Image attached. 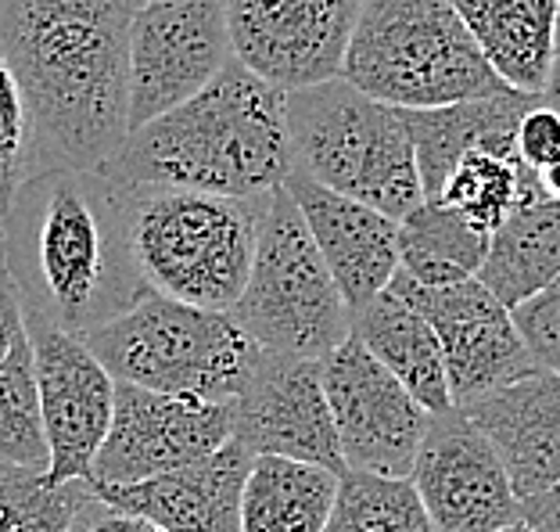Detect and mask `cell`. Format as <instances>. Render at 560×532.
I'll use <instances>...</instances> for the list:
<instances>
[{
	"instance_id": "obj_1",
	"label": "cell",
	"mask_w": 560,
	"mask_h": 532,
	"mask_svg": "<svg viewBox=\"0 0 560 532\" xmlns=\"http://www.w3.org/2000/svg\"><path fill=\"white\" fill-rule=\"evenodd\" d=\"M137 0H0V50L30 105L36 173L101 170L130 137Z\"/></svg>"
},
{
	"instance_id": "obj_2",
	"label": "cell",
	"mask_w": 560,
	"mask_h": 532,
	"mask_svg": "<svg viewBox=\"0 0 560 532\" xmlns=\"http://www.w3.org/2000/svg\"><path fill=\"white\" fill-rule=\"evenodd\" d=\"M0 252L25 324L86 338L151 291L140 277L122 195L97 170H44L0 220Z\"/></svg>"
},
{
	"instance_id": "obj_3",
	"label": "cell",
	"mask_w": 560,
	"mask_h": 532,
	"mask_svg": "<svg viewBox=\"0 0 560 532\" xmlns=\"http://www.w3.org/2000/svg\"><path fill=\"white\" fill-rule=\"evenodd\" d=\"M97 173L116 187L262 198L295 173L288 94L231 61L201 94L133 130Z\"/></svg>"
},
{
	"instance_id": "obj_4",
	"label": "cell",
	"mask_w": 560,
	"mask_h": 532,
	"mask_svg": "<svg viewBox=\"0 0 560 532\" xmlns=\"http://www.w3.org/2000/svg\"><path fill=\"white\" fill-rule=\"evenodd\" d=\"M130 252L148 291L184 307L231 313L248 285L266 217L262 198L180 187H119Z\"/></svg>"
},
{
	"instance_id": "obj_5",
	"label": "cell",
	"mask_w": 560,
	"mask_h": 532,
	"mask_svg": "<svg viewBox=\"0 0 560 532\" xmlns=\"http://www.w3.org/2000/svg\"><path fill=\"white\" fill-rule=\"evenodd\" d=\"M288 134L295 173L327 192L396 223L424 201L406 112L366 97L341 76L288 94Z\"/></svg>"
},
{
	"instance_id": "obj_6",
	"label": "cell",
	"mask_w": 560,
	"mask_h": 532,
	"mask_svg": "<svg viewBox=\"0 0 560 532\" xmlns=\"http://www.w3.org/2000/svg\"><path fill=\"white\" fill-rule=\"evenodd\" d=\"M341 80L402 112L511 91L450 0H363Z\"/></svg>"
},
{
	"instance_id": "obj_7",
	"label": "cell",
	"mask_w": 560,
	"mask_h": 532,
	"mask_svg": "<svg viewBox=\"0 0 560 532\" xmlns=\"http://www.w3.org/2000/svg\"><path fill=\"white\" fill-rule=\"evenodd\" d=\"M83 342L119 385L212 403H234L266 363L231 313L184 307L155 291Z\"/></svg>"
},
{
	"instance_id": "obj_8",
	"label": "cell",
	"mask_w": 560,
	"mask_h": 532,
	"mask_svg": "<svg viewBox=\"0 0 560 532\" xmlns=\"http://www.w3.org/2000/svg\"><path fill=\"white\" fill-rule=\"evenodd\" d=\"M231 316L280 360L320 363L352 338V310L284 187L266 201L256 263Z\"/></svg>"
},
{
	"instance_id": "obj_9",
	"label": "cell",
	"mask_w": 560,
	"mask_h": 532,
	"mask_svg": "<svg viewBox=\"0 0 560 532\" xmlns=\"http://www.w3.org/2000/svg\"><path fill=\"white\" fill-rule=\"evenodd\" d=\"M388 291L424 316L431 332L439 335L456 410L542 371L521 338L511 310L478 277L460 285L428 288L399 270L392 277Z\"/></svg>"
},
{
	"instance_id": "obj_10",
	"label": "cell",
	"mask_w": 560,
	"mask_h": 532,
	"mask_svg": "<svg viewBox=\"0 0 560 532\" xmlns=\"http://www.w3.org/2000/svg\"><path fill=\"white\" fill-rule=\"evenodd\" d=\"M320 378L346 472L410 478L431 414L355 335L320 360Z\"/></svg>"
},
{
	"instance_id": "obj_11",
	"label": "cell",
	"mask_w": 560,
	"mask_h": 532,
	"mask_svg": "<svg viewBox=\"0 0 560 532\" xmlns=\"http://www.w3.org/2000/svg\"><path fill=\"white\" fill-rule=\"evenodd\" d=\"M231 61L223 0L140 4L130 25V134L201 94Z\"/></svg>"
},
{
	"instance_id": "obj_12",
	"label": "cell",
	"mask_w": 560,
	"mask_h": 532,
	"mask_svg": "<svg viewBox=\"0 0 560 532\" xmlns=\"http://www.w3.org/2000/svg\"><path fill=\"white\" fill-rule=\"evenodd\" d=\"M234 439V403L173 396L116 382V414L91 467V486H133L212 458Z\"/></svg>"
},
{
	"instance_id": "obj_13",
	"label": "cell",
	"mask_w": 560,
	"mask_h": 532,
	"mask_svg": "<svg viewBox=\"0 0 560 532\" xmlns=\"http://www.w3.org/2000/svg\"><path fill=\"white\" fill-rule=\"evenodd\" d=\"M363 0H223L234 61L277 91L338 80Z\"/></svg>"
},
{
	"instance_id": "obj_14",
	"label": "cell",
	"mask_w": 560,
	"mask_h": 532,
	"mask_svg": "<svg viewBox=\"0 0 560 532\" xmlns=\"http://www.w3.org/2000/svg\"><path fill=\"white\" fill-rule=\"evenodd\" d=\"M40 389V414L50 450L47 483H86L116 414V378L83 338L47 324H25Z\"/></svg>"
},
{
	"instance_id": "obj_15",
	"label": "cell",
	"mask_w": 560,
	"mask_h": 532,
	"mask_svg": "<svg viewBox=\"0 0 560 532\" xmlns=\"http://www.w3.org/2000/svg\"><path fill=\"white\" fill-rule=\"evenodd\" d=\"M410 483L435 532H506L521 525V500L500 453L460 410L428 421Z\"/></svg>"
},
{
	"instance_id": "obj_16",
	"label": "cell",
	"mask_w": 560,
	"mask_h": 532,
	"mask_svg": "<svg viewBox=\"0 0 560 532\" xmlns=\"http://www.w3.org/2000/svg\"><path fill=\"white\" fill-rule=\"evenodd\" d=\"M234 439L252 458H284L346 475L316 360L266 357L256 382L234 400Z\"/></svg>"
},
{
	"instance_id": "obj_17",
	"label": "cell",
	"mask_w": 560,
	"mask_h": 532,
	"mask_svg": "<svg viewBox=\"0 0 560 532\" xmlns=\"http://www.w3.org/2000/svg\"><path fill=\"white\" fill-rule=\"evenodd\" d=\"M284 192L299 206L330 277L352 316L385 296L399 274V223L371 206L327 192L302 173H291Z\"/></svg>"
},
{
	"instance_id": "obj_18",
	"label": "cell",
	"mask_w": 560,
	"mask_h": 532,
	"mask_svg": "<svg viewBox=\"0 0 560 532\" xmlns=\"http://www.w3.org/2000/svg\"><path fill=\"white\" fill-rule=\"evenodd\" d=\"M256 458L231 439L206 461L133 486H91L112 508L137 514L165 532H241V504Z\"/></svg>"
},
{
	"instance_id": "obj_19",
	"label": "cell",
	"mask_w": 560,
	"mask_h": 532,
	"mask_svg": "<svg viewBox=\"0 0 560 532\" xmlns=\"http://www.w3.org/2000/svg\"><path fill=\"white\" fill-rule=\"evenodd\" d=\"M460 414L500 453L521 504L560 486V374L539 371Z\"/></svg>"
},
{
	"instance_id": "obj_20",
	"label": "cell",
	"mask_w": 560,
	"mask_h": 532,
	"mask_svg": "<svg viewBox=\"0 0 560 532\" xmlns=\"http://www.w3.org/2000/svg\"><path fill=\"white\" fill-rule=\"evenodd\" d=\"M536 105H542L539 94L506 91L495 97L460 101V105H445V108L406 112L420 184H424V201L439 198L445 176L453 173V166L467 151L486 148V151L517 155V126Z\"/></svg>"
},
{
	"instance_id": "obj_21",
	"label": "cell",
	"mask_w": 560,
	"mask_h": 532,
	"mask_svg": "<svg viewBox=\"0 0 560 532\" xmlns=\"http://www.w3.org/2000/svg\"><path fill=\"white\" fill-rule=\"evenodd\" d=\"M489 69L517 94H539L560 41V0H450Z\"/></svg>"
},
{
	"instance_id": "obj_22",
	"label": "cell",
	"mask_w": 560,
	"mask_h": 532,
	"mask_svg": "<svg viewBox=\"0 0 560 532\" xmlns=\"http://www.w3.org/2000/svg\"><path fill=\"white\" fill-rule=\"evenodd\" d=\"M352 335L371 349V357L410 392L431 417L450 414V374H445L442 342L417 310L392 291L377 296L371 307L352 316Z\"/></svg>"
},
{
	"instance_id": "obj_23",
	"label": "cell",
	"mask_w": 560,
	"mask_h": 532,
	"mask_svg": "<svg viewBox=\"0 0 560 532\" xmlns=\"http://www.w3.org/2000/svg\"><path fill=\"white\" fill-rule=\"evenodd\" d=\"M560 277V201L542 198L517 209L500 231L489 238L486 263L478 281L486 285L506 310L525 307Z\"/></svg>"
},
{
	"instance_id": "obj_24",
	"label": "cell",
	"mask_w": 560,
	"mask_h": 532,
	"mask_svg": "<svg viewBox=\"0 0 560 532\" xmlns=\"http://www.w3.org/2000/svg\"><path fill=\"white\" fill-rule=\"evenodd\" d=\"M341 475L284 458H256L241 504V532H327Z\"/></svg>"
},
{
	"instance_id": "obj_25",
	"label": "cell",
	"mask_w": 560,
	"mask_h": 532,
	"mask_svg": "<svg viewBox=\"0 0 560 532\" xmlns=\"http://www.w3.org/2000/svg\"><path fill=\"white\" fill-rule=\"evenodd\" d=\"M489 252V234L470 227L442 201H420L399 220V270L417 285L442 288L478 277Z\"/></svg>"
},
{
	"instance_id": "obj_26",
	"label": "cell",
	"mask_w": 560,
	"mask_h": 532,
	"mask_svg": "<svg viewBox=\"0 0 560 532\" xmlns=\"http://www.w3.org/2000/svg\"><path fill=\"white\" fill-rule=\"evenodd\" d=\"M542 198L546 192L539 184V173H532L517 155L478 148L456 162L435 201L460 212L470 227L492 238L517 209Z\"/></svg>"
},
{
	"instance_id": "obj_27",
	"label": "cell",
	"mask_w": 560,
	"mask_h": 532,
	"mask_svg": "<svg viewBox=\"0 0 560 532\" xmlns=\"http://www.w3.org/2000/svg\"><path fill=\"white\" fill-rule=\"evenodd\" d=\"M0 464L40 475L50 467L30 332L0 363Z\"/></svg>"
},
{
	"instance_id": "obj_28",
	"label": "cell",
	"mask_w": 560,
	"mask_h": 532,
	"mask_svg": "<svg viewBox=\"0 0 560 532\" xmlns=\"http://www.w3.org/2000/svg\"><path fill=\"white\" fill-rule=\"evenodd\" d=\"M327 532H435L410 478L346 472Z\"/></svg>"
},
{
	"instance_id": "obj_29",
	"label": "cell",
	"mask_w": 560,
	"mask_h": 532,
	"mask_svg": "<svg viewBox=\"0 0 560 532\" xmlns=\"http://www.w3.org/2000/svg\"><path fill=\"white\" fill-rule=\"evenodd\" d=\"M86 483L50 486L47 475L0 464V532H69Z\"/></svg>"
},
{
	"instance_id": "obj_30",
	"label": "cell",
	"mask_w": 560,
	"mask_h": 532,
	"mask_svg": "<svg viewBox=\"0 0 560 532\" xmlns=\"http://www.w3.org/2000/svg\"><path fill=\"white\" fill-rule=\"evenodd\" d=\"M36 173V130L25 94L0 50V220L8 217L19 187Z\"/></svg>"
},
{
	"instance_id": "obj_31",
	"label": "cell",
	"mask_w": 560,
	"mask_h": 532,
	"mask_svg": "<svg viewBox=\"0 0 560 532\" xmlns=\"http://www.w3.org/2000/svg\"><path fill=\"white\" fill-rule=\"evenodd\" d=\"M511 316L536 363L542 371L560 374V277L536 299H528L525 307H517Z\"/></svg>"
},
{
	"instance_id": "obj_32",
	"label": "cell",
	"mask_w": 560,
	"mask_h": 532,
	"mask_svg": "<svg viewBox=\"0 0 560 532\" xmlns=\"http://www.w3.org/2000/svg\"><path fill=\"white\" fill-rule=\"evenodd\" d=\"M517 155L532 173H546L560 162V112L536 105L517 126Z\"/></svg>"
},
{
	"instance_id": "obj_33",
	"label": "cell",
	"mask_w": 560,
	"mask_h": 532,
	"mask_svg": "<svg viewBox=\"0 0 560 532\" xmlns=\"http://www.w3.org/2000/svg\"><path fill=\"white\" fill-rule=\"evenodd\" d=\"M69 532H165V529L151 525L137 514H126L119 508H112V504L94 497V489H86V497L80 504V511H75Z\"/></svg>"
},
{
	"instance_id": "obj_34",
	"label": "cell",
	"mask_w": 560,
	"mask_h": 532,
	"mask_svg": "<svg viewBox=\"0 0 560 532\" xmlns=\"http://www.w3.org/2000/svg\"><path fill=\"white\" fill-rule=\"evenodd\" d=\"M19 338H25V313H22V299L15 285H11V274L4 266V252H0V363L11 349L19 346Z\"/></svg>"
},
{
	"instance_id": "obj_35",
	"label": "cell",
	"mask_w": 560,
	"mask_h": 532,
	"mask_svg": "<svg viewBox=\"0 0 560 532\" xmlns=\"http://www.w3.org/2000/svg\"><path fill=\"white\" fill-rule=\"evenodd\" d=\"M521 522L532 532H560V486L521 504Z\"/></svg>"
},
{
	"instance_id": "obj_36",
	"label": "cell",
	"mask_w": 560,
	"mask_h": 532,
	"mask_svg": "<svg viewBox=\"0 0 560 532\" xmlns=\"http://www.w3.org/2000/svg\"><path fill=\"white\" fill-rule=\"evenodd\" d=\"M542 101L550 105L553 112H560V41H557V58H553V69H550V80H546V91Z\"/></svg>"
},
{
	"instance_id": "obj_37",
	"label": "cell",
	"mask_w": 560,
	"mask_h": 532,
	"mask_svg": "<svg viewBox=\"0 0 560 532\" xmlns=\"http://www.w3.org/2000/svg\"><path fill=\"white\" fill-rule=\"evenodd\" d=\"M539 184H542L546 198H557V201H560V162H557V166L546 170V173H539Z\"/></svg>"
},
{
	"instance_id": "obj_38",
	"label": "cell",
	"mask_w": 560,
	"mask_h": 532,
	"mask_svg": "<svg viewBox=\"0 0 560 532\" xmlns=\"http://www.w3.org/2000/svg\"><path fill=\"white\" fill-rule=\"evenodd\" d=\"M506 532H532V529H528L525 522H521V525H514V529H506Z\"/></svg>"
},
{
	"instance_id": "obj_39",
	"label": "cell",
	"mask_w": 560,
	"mask_h": 532,
	"mask_svg": "<svg viewBox=\"0 0 560 532\" xmlns=\"http://www.w3.org/2000/svg\"><path fill=\"white\" fill-rule=\"evenodd\" d=\"M140 4H165V0H137V8H140Z\"/></svg>"
}]
</instances>
